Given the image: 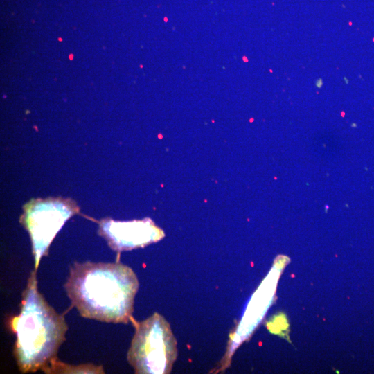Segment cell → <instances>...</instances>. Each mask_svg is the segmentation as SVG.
<instances>
[{
    "label": "cell",
    "instance_id": "1",
    "mask_svg": "<svg viewBox=\"0 0 374 374\" xmlns=\"http://www.w3.org/2000/svg\"><path fill=\"white\" fill-rule=\"evenodd\" d=\"M64 286L72 304L83 317L127 323L132 317L139 281L127 265L75 262L70 267Z\"/></svg>",
    "mask_w": 374,
    "mask_h": 374
},
{
    "label": "cell",
    "instance_id": "6",
    "mask_svg": "<svg viewBox=\"0 0 374 374\" xmlns=\"http://www.w3.org/2000/svg\"><path fill=\"white\" fill-rule=\"evenodd\" d=\"M322 84H323V80L321 78L316 80L315 85L317 86V87L320 88L322 87Z\"/></svg>",
    "mask_w": 374,
    "mask_h": 374
},
{
    "label": "cell",
    "instance_id": "5",
    "mask_svg": "<svg viewBox=\"0 0 374 374\" xmlns=\"http://www.w3.org/2000/svg\"><path fill=\"white\" fill-rule=\"evenodd\" d=\"M99 233L118 251L143 247L164 236L163 231L150 219L132 222L105 220L100 224Z\"/></svg>",
    "mask_w": 374,
    "mask_h": 374
},
{
    "label": "cell",
    "instance_id": "3",
    "mask_svg": "<svg viewBox=\"0 0 374 374\" xmlns=\"http://www.w3.org/2000/svg\"><path fill=\"white\" fill-rule=\"evenodd\" d=\"M130 321L135 333L127 359L138 374L170 373L177 357V341L166 319L155 312L138 322Z\"/></svg>",
    "mask_w": 374,
    "mask_h": 374
},
{
    "label": "cell",
    "instance_id": "2",
    "mask_svg": "<svg viewBox=\"0 0 374 374\" xmlns=\"http://www.w3.org/2000/svg\"><path fill=\"white\" fill-rule=\"evenodd\" d=\"M16 334L14 356L23 373L46 372L57 359L68 329L64 317L45 300L37 287L36 271H33L22 294L21 311L10 321Z\"/></svg>",
    "mask_w": 374,
    "mask_h": 374
},
{
    "label": "cell",
    "instance_id": "4",
    "mask_svg": "<svg viewBox=\"0 0 374 374\" xmlns=\"http://www.w3.org/2000/svg\"><path fill=\"white\" fill-rule=\"evenodd\" d=\"M76 209L58 200L45 201L26 206L21 222L28 231L37 269L41 258L48 255L49 245L64 222Z\"/></svg>",
    "mask_w": 374,
    "mask_h": 374
}]
</instances>
